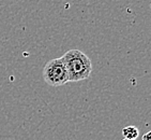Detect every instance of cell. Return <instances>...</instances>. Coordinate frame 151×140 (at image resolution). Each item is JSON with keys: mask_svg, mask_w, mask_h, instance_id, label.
<instances>
[{"mask_svg": "<svg viewBox=\"0 0 151 140\" xmlns=\"http://www.w3.org/2000/svg\"><path fill=\"white\" fill-rule=\"evenodd\" d=\"M68 71L69 82H78L90 78L92 72V63L84 52L70 50L61 57Z\"/></svg>", "mask_w": 151, "mask_h": 140, "instance_id": "obj_1", "label": "cell"}, {"mask_svg": "<svg viewBox=\"0 0 151 140\" xmlns=\"http://www.w3.org/2000/svg\"><path fill=\"white\" fill-rule=\"evenodd\" d=\"M42 74L44 81L52 88H59L69 82L68 71L61 57L47 61L43 68Z\"/></svg>", "mask_w": 151, "mask_h": 140, "instance_id": "obj_2", "label": "cell"}, {"mask_svg": "<svg viewBox=\"0 0 151 140\" xmlns=\"http://www.w3.org/2000/svg\"><path fill=\"white\" fill-rule=\"evenodd\" d=\"M122 135L125 139H133L136 140L137 137L139 136V129L136 126L130 125L125 126L124 128H122Z\"/></svg>", "mask_w": 151, "mask_h": 140, "instance_id": "obj_3", "label": "cell"}, {"mask_svg": "<svg viewBox=\"0 0 151 140\" xmlns=\"http://www.w3.org/2000/svg\"><path fill=\"white\" fill-rule=\"evenodd\" d=\"M142 140H151V131H147V133H145V134L142 135Z\"/></svg>", "mask_w": 151, "mask_h": 140, "instance_id": "obj_4", "label": "cell"}, {"mask_svg": "<svg viewBox=\"0 0 151 140\" xmlns=\"http://www.w3.org/2000/svg\"><path fill=\"white\" fill-rule=\"evenodd\" d=\"M121 140H133V139H125V138H123V139H121Z\"/></svg>", "mask_w": 151, "mask_h": 140, "instance_id": "obj_5", "label": "cell"}]
</instances>
